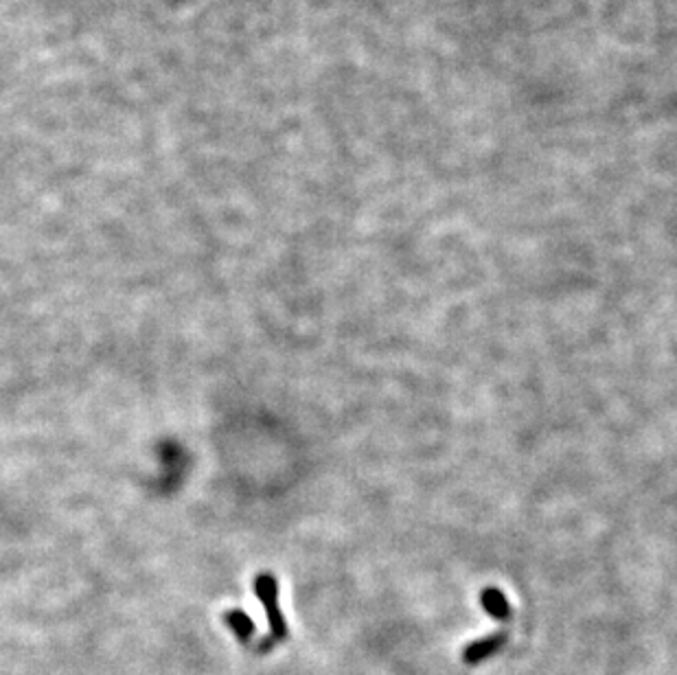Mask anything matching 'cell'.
<instances>
[{
  "mask_svg": "<svg viewBox=\"0 0 677 675\" xmlns=\"http://www.w3.org/2000/svg\"><path fill=\"white\" fill-rule=\"evenodd\" d=\"M257 594H259V599L263 601V605H266L270 627H272V638L274 640L285 638V634H288V629H285L283 616H281L279 605H277V597H279L277 583H274L272 577L257 579Z\"/></svg>",
  "mask_w": 677,
  "mask_h": 675,
  "instance_id": "6da1fadb",
  "label": "cell"
},
{
  "mask_svg": "<svg viewBox=\"0 0 677 675\" xmlns=\"http://www.w3.org/2000/svg\"><path fill=\"white\" fill-rule=\"evenodd\" d=\"M504 645H507V634H493L489 638H480L476 640V643L465 647L463 660L467 662V665H478V662L491 658Z\"/></svg>",
  "mask_w": 677,
  "mask_h": 675,
  "instance_id": "7a4b0ae2",
  "label": "cell"
},
{
  "mask_svg": "<svg viewBox=\"0 0 677 675\" xmlns=\"http://www.w3.org/2000/svg\"><path fill=\"white\" fill-rule=\"evenodd\" d=\"M480 603H483V608L487 614H491L493 619L498 621H507L511 616V608H509V601L498 588H487L480 594Z\"/></svg>",
  "mask_w": 677,
  "mask_h": 675,
  "instance_id": "3957f363",
  "label": "cell"
},
{
  "mask_svg": "<svg viewBox=\"0 0 677 675\" xmlns=\"http://www.w3.org/2000/svg\"><path fill=\"white\" fill-rule=\"evenodd\" d=\"M228 623H231V627L235 629L239 638L246 640L252 634V623H250L248 616H244V614H231V621H228Z\"/></svg>",
  "mask_w": 677,
  "mask_h": 675,
  "instance_id": "277c9868",
  "label": "cell"
}]
</instances>
